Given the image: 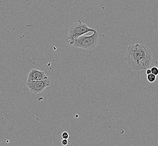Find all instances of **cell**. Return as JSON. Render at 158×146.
I'll use <instances>...</instances> for the list:
<instances>
[{
	"label": "cell",
	"instance_id": "1",
	"mask_svg": "<svg viewBox=\"0 0 158 146\" xmlns=\"http://www.w3.org/2000/svg\"><path fill=\"white\" fill-rule=\"evenodd\" d=\"M152 50L142 43H136L127 47L125 60L136 70H144L150 68L152 62Z\"/></svg>",
	"mask_w": 158,
	"mask_h": 146
},
{
	"label": "cell",
	"instance_id": "2",
	"mask_svg": "<svg viewBox=\"0 0 158 146\" xmlns=\"http://www.w3.org/2000/svg\"><path fill=\"white\" fill-rule=\"evenodd\" d=\"M96 30L95 29L89 27L86 24L82 23V22L79 20L69 28L67 36L68 43L70 45L80 36H83L88 32H94Z\"/></svg>",
	"mask_w": 158,
	"mask_h": 146
},
{
	"label": "cell",
	"instance_id": "3",
	"mask_svg": "<svg viewBox=\"0 0 158 146\" xmlns=\"http://www.w3.org/2000/svg\"><path fill=\"white\" fill-rule=\"evenodd\" d=\"M99 40V33L97 30L90 36H81L71 43L70 45L76 48L91 50L96 47Z\"/></svg>",
	"mask_w": 158,
	"mask_h": 146
},
{
	"label": "cell",
	"instance_id": "4",
	"mask_svg": "<svg viewBox=\"0 0 158 146\" xmlns=\"http://www.w3.org/2000/svg\"><path fill=\"white\" fill-rule=\"evenodd\" d=\"M51 85L48 78L42 81H26V85L30 91L34 94H38L43 92L45 88Z\"/></svg>",
	"mask_w": 158,
	"mask_h": 146
},
{
	"label": "cell",
	"instance_id": "5",
	"mask_svg": "<svg viewBox=\"0 0 158 146\" xmlns=\"http://www.w3.org/2000/svg\"><path fill=\"white\" fill-rule=\"evenodd\" d=\"M48 78L45 72L33 68L29 72L28 75L27 81H42Z\"/></svg>",
	"mask_w": 158,
	"mask_h": 146
},
{
	"label": "cell",
	"instance_id": "6",
	"mask_svg": "<svg viewBox=\"0 0 158 146\" xmlns=\"http://www.w3.org/2000/svg\"><path fill=\"white\" fill-rule=\"evenodd\" d=\"M156 76L154 74H152V73L150 74L147 75V79L150 83L154 82L156 80Z\"/></svg>",
	"mask_w": 158,
	"mask_h": 146
},
{
	"label": "cell",
	"instance_id": "7",
	"mask_svg": "<svg viewBox=\"0 0 158 146\" xmlns=\"http://www.w3.org/2000/svg\"><path fill=\"white\" fill-rule=\"evenodd\" d=\"M150 69H151L152 74L155 75L156 76L158 75V68L154 66V67H152Z\"/></svg>",
	"mask_w": 158,
	"mask_h": 146
},
{
	"label": "cell",
	"instance_id": "8",
	"mask_svg": "<svg viewBox=\"0 0 158 146\" xmlns=\"http://www.w3.org/2000/svg\"><path fill=\"white\" fill-rule=\"evenodd\" d=\"M61 137L63 140H68L70 138L68 133L66 132H64L62 133Z\"/></svg>",
	"mask_w": 158,
	"mask_h": 146
},
{
	"label": "cell",
	"instance_id": "9",
	"mask_svg": "<svg viewBox=\"0 0 158 146\" xmlns=\"http://www.w3.org/2000/svg\"><path fill=\"white\" fill-rule=\"evenodd\" d=\"M68 144V141L67 140H62V144L63 146H67Z\"/></svg>",
	"mask_w": 158,
	"mask_h": 146
},
{
	"label": "cell",
	"instance_id": "10",
	"mask_svg": "<svg viewBox=\"0 0 158 146\" xmlns=\"http://www.w3.org/2000/svg\"><path fill=\"white\" fill-rule=\"evenodd\" d=\"M146 74L148 75L150 74H151L152 73V71H151V69H146Z\"/></svg>",
	"mask_w": 158,
	"mask_h": 146
}]
</instances>
